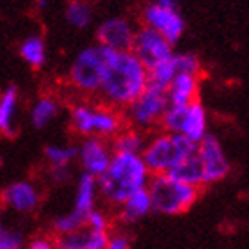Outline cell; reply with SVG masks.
Masks as SVG:
<instances>
[{
	"label": "cell",
	"instance_id": "cell-1",
	"mask_svg": "<svg viewBox=\"0 0 249 249\" xmlns=\"http://www.w3.org/2000/svg\"><path fill=\"white\" fill-rule=\"evenodd\" d=\"M148 70L130 50L105 48L104 71L98 93L110 107H128L146 88Z\"/></svg>",
	"mask_w": 249,
	"mask_h": 249
},
{
	"label": "cell",
	"instance_id": "cell-2",
	"mask_svg": "<svg viewBox=\"0 0 249 249\" xmlns=\"http://www.w3.org/2000/svg\"><path fill=\"white\" fill-rule=\"evenodd\" d=\"M151 173L135 153H112L110 162L98 178V192L110 205H121L137 189L148 185Z\"/></svg>",
	"mask_w": 249,
	"mask_h": 249
},
{
	"label": "cell",
	"instance_id": "cell-3",
	"mask_svg": "<svg viewBox=\"0 0 249 249\" xmlns=\"http://www.w3.org/2000/svg\"><path fill=\"white\" fill-rule=\"evenodd\" d=\"M197 142L191 141L182 134L162 132L153 139L146 141L141 157L151 175H167L189 157L196 155Z\"/></svg>",
	"mask_w": 249,
	"mask_h": 249
},
{
	"label": "cell",
	"instance_id": "cell-4",
	"mask_svg": "<svg viewBox=\"0 0 249 249\" xmlns=\"http://www.w3.org/2000/svg\"><path fill=\"white\" fill-rule=\"evenodd\" d=\"M146 189L150 192L151 210L164 215L187 212L199 196L197 187L178 182L167 175H151Z\"/></svg>",
	"mask_w": 249,
	"mask_h": 249
},
{
	"label": "cell",
	"instance_id": "cell-5",
	"mask_svg": "<svg viewBox=\"0 0 249 249\" xmlns=\"http://www.w3.org/2000/svg\"><path fill=\"white\" fill-rule=\"evenodd\" d=\"M71 124L80 135L114 137L123 130V118L112 107H94L89 104L75 105L71 109Z\"/></svg>",
	"mask_w": 249,
	"mask_h": 249
},
{
	"label": "cell",
	"instance_id": "cell-6",
	"mask_svg": "<svg viewBox=\"0 0 249 249\" xmlns=\"http://www.w3.org/2000/svg\"><path fill=\"white\" fill-rule=\"evenodd\" d=\"M105 47L84 48L78 52L75 61L70 68V82L82 93H98L100 82H102V71H104Z\"/></svg>",
	"mask_w": 249,
	"mask_h": 249
},
{
	"label": "cell",
	"instance_id": "cell-7",
	"mask_svg": "<svg viewBox=\"0 0 249 249\" xmlns=\"http://www.w3.org/2000/svg\"><path fill=\"white\" fill-rule=\"evenodd\" d=\"M166 91L146 86L144 91L126 107V118L134 128L146 130L160 123L162 114L167 109Z\"/></svg>",
	"mask_w": 249,
	"mask_h": 249
},
{
	"label": "cell",
	"instance_id": "cell-8",
	"mask_svg": "<svg viewBox=\"0 0 249 249\" xmlns=\"http://www.w3.org/2000/svg\"><path fill=\"white\" fill-rule=\"evenodd\" d=\"M130 52L142 62V66L146 70H150V68L171 57L173 45L162 34H159L150 27L142 25L141 29H135Z\"/></svg>",
	"mask_w": 249,
	"mask_h": 249
},
{
	"label": "cell",
	"instance_id": "cell-9",
	"mask_svg": "<svg viewBox=\"0 0 249 249\" xmlns=\"http://www.w3.org/2000/svg\"><path fill=\"white\" fill-rule=\"evenodd\" d=\"M196 155L203 166V185L221 182L228 177L231 166L223 150L221 141L215 135L207 134L197 142Z\"/></svg>",
	"mask_w": 249,
	"mask_h": 249
},
{
	"label": "cell",
	"instance_id": "cell-10",
	"mask_svg": "<svg viewBox=\"0 0 249 249\" xmlns=\"http://www.w3.org/2000/svg\"><path fill=\"white\" fill-rule=\"evenodd\" d=\"M142 21L146 27L162 34L173 47L180 41V37L185 32V20L178 13V9L162 7V5H157L153 2L142 9Z\"/></svg>",
	"mask_w": 249,
	"mask_h": 249
},
{
	"label": "cell",
	"instance_id": "cell-11",
	"mask_svg": "<svg viewBox=\"0 0 249 249\" xmlns=\"http://www.w3.org/2000/svg\"><path fill=\"white\" fill-rule=\"evenodd\" d=\"M77 157L80 159L84 173H89L94 178H98L109 166L110 157H112V148H110L109 141L104 139V137L88 135L78 148Z\"/></svg>",
	"mask_w": 249,
	"mask_h": 249
},
{
	"label": "cell",
	"instance_id": "cell-12",
	"mask_svg": "<svg viewBox=\"0 0 249 249\" xmlns=\"http://www.w3.org/2000/svg\"><path fill=\"white\" fill-rule=\"evenodd\" d=\"M135 29L126 18L121 16H112L102 21L96 31V39L98 45L116 52H123V50H130L132 48V41H134Z\"/></svg>",
	"mask_w": 249,
	"mask_h": 249
},
{
	"label": "cell",
	"instance_id": "cell-13",
	"mask_svg": "<svg viewBox=\"0 0 249 249\" xmlns=\"http://www.w3.org/2000/svg\"><path fill=\"white\" fill-rule=\"evenodd\" d=\"M0 199L4 207L18 213H32L39 207V192L31 182H13L5 187Z\"/></svg>",
	"mask_w": 249,
	"mask_h": 249
},
{
	"label": "cell",
	"instance_id": "cell-14",
	"mask_svg": "<svg viewBox=\"0 0 249 249\" xmlns=\"http://www.w3.org/2000/svg\"><path fill=\"white\" fill-rule=\"evenodd\" d=\"M109 240V231L89 228L88 224L82 228L62 233L55 237V249H105Z\"/></svg>",
	"mask_w": 249,
	"mask_h": 249
},
{
	"label": "cell",
	"instance_id": "cell-15",
	"mask_svg": "<svg viewBox=\"0 0 249 249\" xmlns=\"http://www.w3.org/2000/svg\"><path fill=\"white\" fill-rule=\"evenodd\" d=\"M199 93V78L191 73H178L166 89L167 104L169 105H189L197 100Z\"/></svg>",
	"mask_w": 249,
	"mask_h": 249
},
{
	"label": "cell",
	"instance_id": "cell-16",
	"mask_svg": "<svg viewBox=\"0 0 249 249\" xmlns=\"http://www.w3.org/2000/svg\"><path fill=\"white\" fill-rule=\"evenodd\" d=\"M180 134L189 137L194 142L199 141L208 134V118L207 110L203 107L199 100H194L185 107V114H183L182 126H180Z\"/></svg>",
	"mask_w": 249,
	"mask_h": 249
},
{
	"label": "cell",
	"instance_id": "cell-17",
	"mask_svg": "<svg viewBox=\"0 0 249 249\" xmlns=\"http://www.w3.org/2000/svg\"><path fill=\"white\" fill-rule=\"evenodd\" d=\"M151 212V199L150 192L146 187L137 189L132 192L123 203H121V212H120V221L124 224H134L146 217Z\"/></svg>",
	"mask_w": 249,
	"mask_h": 249
},
{
	"label": "cell",
	"instance_id": "cell-18",
	"mask_svg": "<svg viewBox=\"0 0 249 249\" xmlns=\"http://www.w3.org/2000/svg\"><path fill=\"white\" fill-rule=\"evenodd\" d=\"M18 98L20 93L15 84H9L0 94V134H4L5 137L16 135L15 116L18 110Z\"/></svg>",
	"mask_w": 249,
	"mask_h": 249
},
{
	"label": "cell",
	"instance_id": "cell-19",
	"mask_svg": "<svg viewBox=\"0 0 249 249\" xmlns=\"http://www.w3.org/2000/svg\"><path fill=\"white\" fill-rule=\"evenodd\" d=\"M98 196V185L96 178L89 173H82L78 178L77 192H75V203H73V212L80 213L84 217H88L89 212L94 210V203Z\"/></svg>",
	"mask_w": 249,
	"mask_h": 249
},
{
	"label": "cell",
	"instance_id": "cell-20",
	"mask_svg": "<svg viewBox=\"0 0 249 249\" xmlns=\"http://www.w3.org/2000/svg\"><path fill=\"white\" fill-rule=\"evenodd\" d=\"M110 148L112 153H135L141 155L146 146V137L142 132L137 128H126L120 130L114 137H110Z\"/></svg>",
	"mask_w": 249,
	"mask_h": 249
},
{
	"label": "cell",
	"instance_id": "cell-21",
	"mask_svg": "<svg viewBox=\"0 0 249 249\" xmlns=\"http://www.w3.org/2000/svg\"><path fill=\"white\" fill-rule=\"evenodd\" d=\"M167 177L199 189L203 185V166L199 159H197V155H192L183 162H180L177 167H173L171 171L167 173Z\"/></svg>",
	"mask_w": 249,
	"mask_h": 249
},
{
	"label": "cell",
	"instance_id": "cell-22",
	"mask_svg": "<svg viewBox=\"0 0 249 249\" xmlns=\"http://www.w3.org/2000/svg\"><path fill=\"white\" fill-rule=\"evenodd\" d=\"M175 75H178V71H177L175 59H173V55H171L169 59L162 61L160 64H157V66L148 70V82H146V86L160 89V91H166L167 86H169L171 80L175 78Z\"/></svg>",
	"mask_w": 249,
	"mask_h": 249
},
{
	"label": "cell",
	"instance_id": "cell-23",
	"mask_svg": "<svg viewBox=\"0 0 249 249\" xmlns=\"http://www.w3.org/2000/svg\"><path fill=\"white\" fill-rule=\"evenodd\" d=\"M20 55L21 59L32 68H41L47 62V47L43 37L31 36L20 45Z\"/></svg>",
	"mask_w": 249,
	"mask_h": 249
},
{
	"label": "cell",
	"instance_id": "cell-24",
	"mask_svg": "<svg viewBox=\"0 0 249 249\" xmlns=\"http://www.w3.org/2000/svg\"><path fill=\"white\" fill-rule=\"evenodd\" d=\"M59 112V105L53 98H48V96H43L34 104L31 110V121L34 124V128L41 130L45 126L50 124V121L57 116Z\"/></svg>",
	"mask_w": 249,
	"mask_h": 249
},
{
	"label": "cell",
	"instance_id": "cell-25",
	"mask_svg": "<svg viewBox=\"0 0 249 249\" xmlns=\"http://www.w3.org/2000/svg\"><path fill=\"white\" fill-rule=\"evenodd\" d=\"M66 21L75 29H86L93 20V11L88 0H71L66 5Z\"/></svg>",
	"mask_w": 249,
	"mask_h": 249
},
{
	"label": "cell",
	"instance_id": "cell-26",
	"mask_svg": "<svg viewBox=\"0 0 249 249\" xmlns=\"http://www.w3.org/2000/svg\"><path fill=\"white\" fill-rule=\"evenodd\" d=\"M78 155L77 146H47L45 157L50 162V166H70Z\"/></svg>",
	"mask_w": 249,
	"mask_h": 249
},
{
	"label": "cell",
	"instance_id": "cell-27",
	"mask_svg": "<svg viewBox=\"0 0 249 249\" xmlns=\"http://www.w3.org/2000/svg\"><path fill=\"white\" fill-rule=\"evenodd\" d=\"M86 221H88V217H84V215L71 210L70 213H64V215L53 221V231L57 235L70 233V231H75V230L86 226Z\"/></svg>",
	"mask_w": 249,
	"mask_h": 249
},
{
	"label": "cell",
	"instance_id": "cell-28",
	"mask_svg": "<svg viewBox=\"0 0 249 249\" xmlns=\"http://www.w3.org/2000/svg\"><path fill=\"white\" fill-rule=\"evenodd\" d=\"M23 246V235L18 230L11 228L0 212V249H15Z\"/></svg>",
	"mask_w": 249,
	"mask_h": 249
},
{
	"label": "cell",
	"instance_id": "cell-29",
	"mask_svg": "<svg viewBox=\"0 0 249 249\" xmlns=\"http://www.w3.org/2000/svg\"><path fill=\"white\" fill-rule=\"evenodd\" d=\"M173 59L177 64L178 73H191V75H197L201 71V62L194 53H175L173 52Z\"/></svg>",
	"mask_w": 249,
	"mask_h": 249
},
{
	"label": "cell",
	"instance_id": "cell-30",
	"mask_svg": "<svg viewBox=\"0 0 249 249\" xmlns=\"http://www.w3.org/2000/svg\"><path fill=\"white\" fill-rule=\"evenodd\" d=\"M89 228L93 230H100V231H109V221H107V215L100 210H91L88 215V221H86Z\"/></svg>",
	"mask_w": 249,
	"mask_h": 249
},
{
	"label": "cell",
	"instance_id": "cell-31",
	"mask_svg": "<svg viewBox=\"0 0 249 249\" xmlns=\"http://www.w3.org/2000/svg\"><path fill=\"white\" fill-rule=\"evenodd\" d=\"M50 178L55 183H66L71 180V167L70 166H52L50 167Z\"/></svg>",
	"mask_w": 249,
	"mask_h": 249
},
{
	"label": "cell",
	"instance_id": "cell-32",
	"mask_svg": "<svg viewBox=\"0 0 249 249\" xmlns=\"http://www.w3.org/2000/svg\"><path fill=\"white\" fill-rule=\"evenodd\" d=\"M105 249H130V240L124 235H109Z\"/></svg>",
	"mask_w": 249,
	"mask_h": 249
},
{
	"label": "cell",
	"instance_id": "cell-33",
	"mask_svg": "<svg viewBox=\"0 0 249 249\" xmlns=\"http://www.w3.org/2000/svg\"><path fill=\"white\" fill-rule=\"evenodd\" d=\"M29 249H55V242L50 240L48 237H39V239L32 240Z\"/></svg>",
	"mask_w": 249,
	"mask_h": 249
},
{
	"label": "cell",
	"instance_id": "cell-34",
	"mask_svg": "<svg viewBox=\"0 0 249 249\" xmlns=\"http://www.w3.org/2000/svg\"><path fill=\"white\" fill-rule=\"evenodd\" d=\"M153 4L162 5V7H169V9H177L178 7V0H151Z\"/></svg>",
	"mask_w": 249,
	"mask_h": 249
},
{
	"label": "cell",
	"instance_id": "cell-35",
	"mask_svg": "<svg viewBox=\"0 0 249 249\" xmlns=\"http://www.w3.org/2000/svg\"><path fill=\"white\" fill-rule=\"evenodd\" d=\"M48 5V0H39V7H47Z\"/></svg>",
	"mask_w": 249,
	"mask_h": 249
},
{
	"label": "cell",
	"instance_id": "cell-36",
	"mask_svg": "<svg viewBox=\"0 0 249 249\" xmlns=\"http://www.w3.org/2000/svg\"><path fill=\"white\" fill-rule=\"evenodd\" d=\"M15 249H29V248H23V246H20V248H15Z\"/></svg>",
	"mask_w": 249,
	"mask_h": 249
},
{
	"label": "cell",
	"instance_id": "cell-37",
	"mask_svg": "<svg viewBox=\"0 0 249 249\" xmlns=\"http://www.w3.org/2000/svg\"><path fill=\"white\" fill-rule=\"evenodd\" d=\"M0 164H2V159H0Z\"/></svg>",
	"mask_w": 249,
	"mask_h": 249
}]
</instances>
